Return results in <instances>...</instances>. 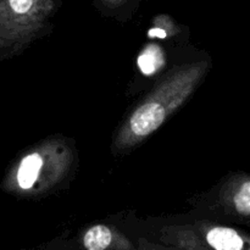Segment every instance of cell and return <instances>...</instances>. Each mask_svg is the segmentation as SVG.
<instances>
[{
	"instance_id": "8",
	"label": "cell",
	"mask_w": 250,
	"mask_h": 250,
	"mask_svg": "<svg viewBox=\"0 0 250 250\" xmlns=\"http://www.w3.org/2000/svg\"><path fill=\"white\" fill-rule=\"evenodd\" d=\"M111 1H121V0H111Z\"/></svg>"
},
{
	"instance_id": "6",
	"label": "cell",
	"mask_w": 250,
	"mask_h": 250,
	"mask_svg": "<svg viewBox=\"0 0 250 250\" xmlns=\"http://www.w3.org/2000/svg\"><path fill=\"white\" fill-rule=\"evenodd\" d=\"M234 204L242 215L248 216L250 214V182H244L234 195Z\"/></svg>"
},
{
	"instance_id": "7",
	"label": "cell",
	"mask_w": 250,
	"mask_h": 250,
	"mask_svg": "<svg viewBox=\"0 0 250 250\" xmlns=\"http://www.w3.org/2000/svg\"><path fill=\"white\" fill-rule=\"evenodd\" d=\"M149 37H151V38H165L166 32L160 28H153L149 31Z\"/></svg>"
},
{
	"instance_id": "3",
	"label": "cell",
	"mask_w": 250,
	"mask_h": 250,
	"mask_svg": "<svg viewBox=\"0 0 250 250\" xmlns=\"http://www.w3.org/2000/svg\"><path fill=\"white\" fill-rule=\"evenodd\" d=\"M42 167H43V159L38 153L27 155L22 160L19 171H17V182H19L20 187L22 189H29L33 187Z\"/></svg>"
},
{
	"instance_id": "4",
	"label": "cell",
	"mask_w": 250,
	"mask_h": 250,
	"mask_svg": "<svg viewBox=\"0 0 250 250\" xmlns=\"http://www.w3.org/2000/svg\"><path fill=\"white\" fill-rule=\"evenodd\" d=\"M165 63L164 51L156 44H149L138 56V67L144 75L150 76L160 70Z\"/></svg>"
},
{
	"instance_id": "2",
	"label": "cell",
	"mask_w": 250,
	"mask_h": 250,
	"mask_svg": "<svg viewBox=\"0 0 250 250\" xmlns=\"http://www.w3.org/2000/svg\"><path fill=\"white\" fill-rule=\"evenodd\" d=\"M207 241L212 248L217 250H241L244 242L234 229L226 227H216L210 229Z\"/></svg>"
},
{
	"instance_id": "5",
	"label": "cell",
	"mask_w": 250,
	"mask_h": 250,
	"mask_svg": "<svg viewBox=\"0 0 250 250\" xmlns=\"http://www.w3.org/2000/svg\"><path fill=\"white\" fill-rule=\"evenodd\" d=\"M112 241L111 231L106 226L98 225L92 227L83 238V244L89 250H103L106 249Z\"/></svg>"
},
{
	"instance_id": "1",
	"label": "cell",
	"mask_w": 250,
	"mask_h": 250,
	"mask_svg": "<svg viewBox=\"0 0 250 250\" xmlns=\"http://www.w3.org/2000/svg\"><path fill=\"white\" fill-rule=\"evenodd\" d=\"M165 109L159 103H148L136 110L131 117V129L136 136L144 137L161 126L165 120Z\"/></svg>"
}]
</instances>
